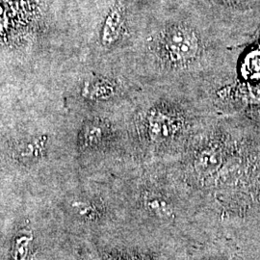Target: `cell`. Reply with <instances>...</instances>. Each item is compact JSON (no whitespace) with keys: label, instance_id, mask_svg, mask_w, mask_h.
Listing matches in <instances>:
<instances>
[{"label":"cell","instance_id":"cell-2","mask_svg":"<svg viewBox=\"0 0 260 260\" xmlns=\"http://www.w3.org/2000/svg\"><path fill=\"white\" fill-rule=\"evenodd\" d=\"M143 202L146 209L158 220L167 223L176 222L177 207L166 196L156 192H149L145 194Z\"/></svg>","mask_w":260,"mask_h":260},{"label":"cell","instance_id":"cell-5","mask_svg":"<svg viewBox=\"0 0 260 260\" xmlns=\"http://www.w3.org/2000/svg\"><path fill=\"white\" fill-rule=\"evenodd\" d=\"M223 6L235 14L250 13L258 5V0H222Z\"/></svg>","mask_w":260,"mask_h":260},{"label":"cell","instance_id":"cell-3","mask_svg":"<svg viewBox=\"0 0 260 260\" xmlns=\"http://www.w3.org/2000/svg\"><path fill=\"white\" fill-rule=\"evenodd\" d=\"M122 21V12L121 8H114L107 18L103 30V44H111L118 36Z\"/></svg>","mask_w":260,"mask_h":260},{"label":"cell","instance_id":"cell-8","mask_svg":"<svg viewBox=\"0 0 260 260\" xmlns=\"http://www.w3.org/2000/svg\"><path fill=\"white\" fill-rule=\"evenodd\" d=\"M245 115H247L249 118H251L252 121H255L257 124L260 125V104L258 106H256L254 109L246 113Z\"/></svg>","mask_w":260,"mask_h":260},{"label":"cell","instance_id":"cell-4","mask_svg":"<svg viewBox=\"0 0 260 260\" xmlns=\"http://www.w3.org/2000/svg\"><path fill=\"white\" fill-rule=\"evenodd\" d=\"M75 213L80 218L88 221H94L99 218L100 211L95 205L85 201H75L72 205Z\"/></svg>","mask_w":260,"mask_h":260},{"label":"cell","instance_id":"cell-6","mask_svg":"<svg viewBox=\"0 0 260 260\" xmlns=\"http://www.w3.org/2000/svg\"><path fill=\"white\" fill-rule=\"evenodd\" d=\"M31 239L27 234H19L16 238L13 249V256L16 260H22L26 254V247Z\"/></svg>","mask_w":260,"mask_h":260},{"label":"cell","instance_id":"cell-9","mask_svg":"<svg viewBox=\"0 0 260 260\" xmlns=\"http://www.w3.org/2000/svg\"><path fill=\"white\" fill-rule=\"evenodd\" d=\"M250 233H251L252 240L257 245L260 252V228H258V229H252V230L250 231Z\"/></svg>","mask_w":260,"mask_h":260},{"label":"cell","instance_id":"cell-1","mask_svg":"<svg viewBox=\"0 0 260 260\" xmlns=\"http://www.w3.org/2000/svg\"><path fill=\"white\" fill-rule=\"evenodd\" d=\"M232 223L236 228H260V159L234 206Z\"/></svg>","mask_w":260,"mask_h":260},{"label":"cell","instance_id":"cell-7","mask_svg":"<svg viewBox=\"0 0 260 260\" xmlns=\"http://www.w3.org/2000/svg\"><path fill=\"white\" fill-rule=\"evenodd\" d=\"M102 138V131L99 127H92L88 130L86 135V141L88 143H96Z\"/></svg>","mask_w":260,"mask_h":260}]
</instances>
